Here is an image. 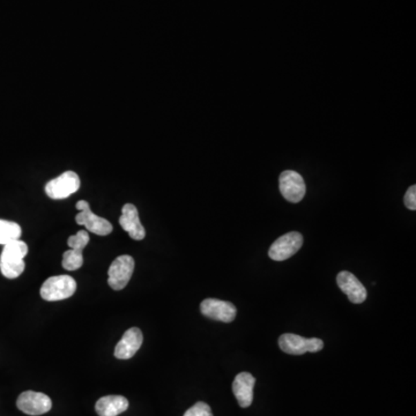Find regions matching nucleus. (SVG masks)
Segmentation results:
<instances>
[{
    "label": "nucleus",
    "instance_id": "nucleus-1",
    "mask_svg": "<svg viewBox=\"0 0 416 416\" xmlns=\"http://www.w3.org/2000/svg\"><path fill=\"white\" fill-rule=\"evenodd\" d=\"M28 254V245L22 240H13L4 245L0 256V272L8 279H17L25 271L23 258Z\"/></svg>",
    "mask_w": 416,
    "mask_h": 416
},
{
    "label": "nucleus",
    "instance_id": "nucleus-2",
    "mask_svg": "<svg viewBox=\"0 0 416 416\" xmlns=\"http://www.w3.org/2000/svg\"><path fill=\"white\" fill-rule=\"evenodd\" d=\"M77 290V283L70 275H58L51 276L46 280L41 288V296L43 300L55 302V301L66 300L73 296Z\"/></svg>",
    "mask_w": 416,
    "mask_h": 416
},
{
    "label": "nucleus",
    "instance_id": "nucleus-3",
    "mask_svg": "<svg viewBox=\"0 0 416 416\" xmlns=\"http://www.w3.org/2000/svg\"><path fill=\"white\" fill-rule=\"evenodd\" d=\"M280 348L290 355H302L305 353H318L324 348V342L318 338H303L301 335L286 333L279 338Z\"/></svg>",
    "mask_w": 416,
    "mask_h": 416
},
{
    "label": "nucleus",
    "instance_id": "nucleus-4",
    "mask_svg": "<svg viewBox=\"0 0 416 416\" xmlns=\"http://www.w3.org/2000/svg\"><path fill=\"white\" fill-rule=\"evenodd\" d=\"M75 207L80 211L78 216H75V221L80 226H85L87 231L99 236H106L113 231V225L108 220L94 214L87 201H79Z\"/></svg>",
    "mask_w": 416,
    "mask_h": 416
},
{
    "label": "nucleus",
    "instance_id": "nucleus-5",
    "mask_svg": "<svg viewBox=\"0 0 416 416\" xmlns=\"http://www.w3.org/2000/svg\"><path fill=\"white\" fill-rule=\"evenodd\" d=\"M80 189V178L75 171H65L46 185V193L53 200L70 197Z\"/></svg>",
    "mask_w": 416,
    "mask_h": 416
},
{
    "label": "nucleus",
    "instance_id": "nucleus-6",
    "mask_svg": "<svg viewBox=\"0 0 416 416\" xmlns=\"http://www.w3.org/2000/svg\"><path fill=\"white\" fill-rule=\"evenodd\" d=\"M303 245V236L297 231H290V233L279 237L272 244L268 256L271 259L275 261H283L293 257L294 254H297L301 247Z\"/></svg>",
    "mask_w": 416,
    "mask_h": 416
},
{
    "label": "nucleus",
    "instance_id": "nucleus-7",
    "mask_svg": "<svg viewBox=\"0 0 416 416\" xmlns=\"http://www.w3.org/2000/svg\"><path fill=\"white\" fill-rule=\"evenodd\" d=\"M134 271V259L131 256L124 254L116 258L110 265L108 283L113 290H122L130 283Z\"/></svg>",
    "mask_w": 416,
    "mask_h": 416
},
{
    "label": "nucleus",
    "instance_id": "nucleus-8",
    "mask_svg": "<svg viewBox=\"0 0 416 416\" xmlns=\"http://www.w3.org/2000/svg\"><path fill=\"white\" fill-rule=\"evenodd\" d=\"M279 187L283 197L293 204L300 202L307 192L303 177L294 170H286L280 175Z\"/></svg>",
    "mask_w": 416,
    "mask_h": 416
},
{
    "label": "nucleus",
    "instance_id": "nucleus-9",
    "mask_svg": "<svg viewBox=\"0 0 416 416\" xmlns=\"http://www.w3.org/2000/svg\"><path fill=\"white\" fill-rule=\"evenodd\" d=\"M17 406L28 415H43L53 407V401L42 392L26 391L19 395Z\"/></svg>",
    "mask_w": 416,
    "mask_h": 416
},
{
    "label": "nucleus",
    "instance_id": "nucleus-10",
    "mask_svg": "<svg viewBox=\"0 0 416 416\" xmlns=\"http://www.w3.org/2000/svg\"><path fill=\"white\" fill-rule=\"evenodd\" d=\"M201 314L214 321L231 323L236 318L237 309L233 303L216 299H206L200 304Z\"/></svg>",
    "mask_w": 416,
    "mask_h": 416
},
{
    "label": "nucleus",
    "instance_id": "nucleus-11",
    "mask_svg": "<svg viewBox=\"0 0 416 416\" xmlns=\"http://www.w3.org/2000/svg\"><path fill=\"white\" fill-rule=\"evenodd\" d=\"M339 288L347 295L354 304L363 303L367 300L368 292L357 276L348 271H342L337 275Z\"/></svg>",
    "mask_w": 416,
    "mask_h": 416
},
{
    "label": "nucleus",
    "instance_id": "nucleus-12",
    "mask_svg": "<svg viewBox=\"0 0 416 416\" xmlns=\"http://www.w3.org/2000/svg\"><path fill=\"white\" fill-rule=\"evenodd\" d=\"M142 341H144V335L140 328H132L127 330L124 333L123 338L117 343L115 348V357L118 360H129L137 354L138 350H140Z\"/></svg>",
    "mask_w": 416,
    "mask_h": 416
},
{
    "label": "nucleus",
    "instance_id": "nucleus-13",
    "mask_svg": "<svg viewBox=\"0 0 416 416\" xmlns=\"http://www.w3.org/2000/svg\"><path fill=\"white\" fill-rule=\"evenodd\" d=\"M120 225L134 240H142L145 238L146 230L142 225L139 213L134 205H124L122 216L120 218Z\"/></svg>",
    "mask_w": 416,
    "mask_h": 416
},
{
    "label": "nucleus",
    "instance_id": "nucleus-14",
    "mask_svg": "<svg viewBox=\"0 0 416 416\" xmlns=\"http://www.w3.org/2000/svg\"><path fill=\"white\" fill-rule=\"evenodd\" d=\"M254 384L256 378L250 372H240L234 379V395L242 408L250 407L254 401Z\"/></svg>",
    "mask_w": 416,
    "mask_h": 416
},
{
    "label": "nucleus",
    "instance_id": "nucleus-15",
    "mask_svg": "<svg viewBox=\"0 0 416 416\" xmlns=\"http://www.w3.org/2000/svg\"><path fill=\"white\" fill-rule=\"evenodd\" d=\"M129 408V400L122 395H106L99 399L95 410L99 416H118Z\"/></svg>",
    "mask_w": 416,
    "mask_h": 416
},
{
    "label": "nucleus",
    "instance_id": "nucleus-16",
    "mask_svg": "<svg viewBox=\"0 0 416 416\" xmlns=\"http://www.w3.org/2000/svg\"><path fill=\"white\" fill-rule=\"evenodd\" d=\"M22 235L21 227L18 223L0 219V244L6 245L13 240H20Z\"/></svg>",
    "mask_w": 416,
    "mask_h": 416
},
{
    "label": "nucleus",
    "instance_id": "nucleus-17",
    "mask_svg": "<svg viewBox=\"0 0 416 416\" xmlns=\"http://www.w3.org/2000/svg\"><path fill=\"white\" fill-rule=\"evenodd\" d=\"M84 264V256H82V250H67L66 252H64L63 254V267L66 271H75L82 267Z\"/></svg>",
    "mask_w": 416,
    "mask_h": 416
},
{
    "label": "nucleus",
    "instance_id": "nucleus-18",
    "mask_svg": "<svg viewBox=\"0 0 416 416\" xmlns=\"http://www.w3.org/2000/svg\"><path fill=\"white\" fill-rule=\"evenodd\" d=\"M88 243L89 234L86 230H80L75 235L68 237V240H67V245L75 250L84 251Z\"/></svg>",
    "mask_w": 416,
    "mask_h": 416
},
{
    "label": "nucleus",
    "instance_id": "nucleus-19",
    "mask_svg": "<svg viewBox=\"0 0 416 416\" xmlns=\"http://www.w3.org/2000/svg\"><path fill=\"white\" fill-rule=\"evenodd\" d=\"M184 416H213V413L206 402L199 401L187 409Z\"/></svg>",
    "mask_w": 416,
    "mask_h": 416
},
{
    "label": "nucleus",
    "instance_id": "nucleus-20",
    "mask_svg": "<svg viewBox=\"0 0 416 416\" xmlns=\"http://www.w3.org/2000/svg\"><path fill=\"white\" fill-rule=\"evenodd\" d=\"M405 206L408 208V209H412V211H415L416 209V185H412V187H409L407 192L405 194Z\"/></svg>",
    "mask_w": 416,
    "mask_h": 416
}]
</instances>
